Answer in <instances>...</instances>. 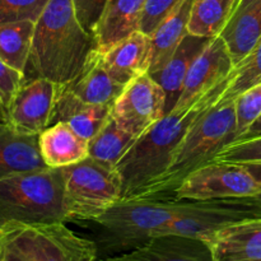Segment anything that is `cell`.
<instances>
[{
  "label": "cell",
  "mask_w": 261,
  "mask_h": 261,
  "mask_svg": "<svg viewBox=\"0 0 261 261\" xmlns=\"http://www.w3.org/2000/svg\"><path fill=\"white\" fill-rule=\"evenodd\" d=\"M63 170L70 221H93L122 199L114 166L88 157Z\"/></svg>",
  "instance_id": "cell-7"
},
{
  "label": "cell",
  "mask_w": 261,
  "mask_h": 261,
  "mask_svg": "<svg viewBox=\"0 0 261 261\" xmlns=\"http://www.w3.org/2000/svg\"><path fill=\"white\" fill-rule=\"evenodd\" d=\"M190 200L125 199L89 223L96 226V245L99 256L107 257L140 246L158 232L185 214Z\"/></svg>",
  "instance_id": "cell-4"
},
{
  "label": "cell",
  "mask_w": 261,
  "mask_h": 261,
  "mask_svg": "<svg viewBox=\"0 0 261 261\" xmlns=\"http://www.w3.org/2000/svg\"><path fill=\"white\" fill-rule=\"evenodd\" d=\"M94 48V35L81 24L73 0H50L35 23L28 65L33 78L65 86L75 79Z\"/></svg>",
  "instance_id": "cell-2"
},
{
  "label": "cell",
  "mask_w": 261,
  "mask_h": 261,
  "mask_svg": "<svg viewBox=\"0 0 261 261\" xmlns=\"http://www.w3.org/2000/svg\"><path fill=\"white\" fill-rule=\"evenodd\" d=\"M254 261H261V260H254Z\"/></svg>",
  "instance_id": "cell-36"
},
{
  "label": "cell",
  "mask_w": 261,
  "mask_h": 261,
  "mask_svg": "<svg viewBox=\"0 0 261 261\" xmlns=\"http://www.w3.org/2000/svg\"><path fill=\"white\" fill-rule=\"evenodd\" d=\"M50 0H0V23L36 20Z\"/></svg>",
  "instance_id": "cell-30"
},
{
  "label": "cell",
  "mask_w": 261,
  "mask_h": 261,
  "mask_svg": "<svg viewBox=\"0 0 261 261\" xmlns=\"http://www.w3.org/2000/svg\"><path fill=\"white\" fill-rule=\"evenodd\" d=\"M40 150L50 168H64L88 158V140L66 122H55L40 134Z\"/></svg>",
  "instance_id": "cell-20"
},
{
  "label": "cell",
  "mask_w": 261,
  "mask_h": 261,
  "mask_svg": "<svg viewBox=\"0 0 261 261\" xmlns=\"http://www.w3.org/2000/svg\"><path fill=\"white\" fill-rule=\"evenodd\" d=\"M240 0H195L189 19V33L213 38L222 33Z\"/></svg>",
  "instance_id": "cell-24"
},
{
  "label": "cell",
  "mask_w": 261,
  "mask_h": 261,
  "mask_svg": "<svg viewBox=\"0 0 261 261\" xmlns=\"http://www.w3.org/2000/svg\"><path fill=\"white\" fill-rule=\"evenodd\" d=\"M182 2L184 0H147L142 10L138 31L150 36Z\"/></svg>",
  "instance_id": "cell-29"
},
{
  "label": "cell",
  "mask_w": 261,
  "mask_h": 261,
  "mask_svg": "<svg viewBox=\"0 0 261 261\" xmlns=\"http://www.w3.org/2000/svg\"><path fill=\"white\" fill-rule=\"evenodd\" d=\"M261 185L240 163L212 161L188 175L173 191L176 200L206 201L251 198Z\"/></svg>",
  "instance_id": "cell-8"
},
{
  "label": "cell",
  "mask_w": 261,
  "mask_h": 261,
  "mask_svg": "<svg viewBox=\"0 0 261 261\" xmlns=\"http://www.w3.org/2000/svg\"><path fill=\"white\" fill-rule=\"evenodd\" d=\"M259 83H261V37L249 55L233 68L222 99L237 98L245 91Z\"/></svg>",
  "instance_id": "cell-26"
},
{
  "label": "cell",
  "mask_w": 261,
  "mask_h": 261,
  "mask_svg": "<svg viewBox=\"0 0 261 261\" xmlns=\"http://www.w3.org/2000/svg\"><path fill=\"white\" fill-rule=\"evenodd\" d=\"M213 161L231 163H244L261 161V134L245 137L224 145Z\"/></svg>",
  "instance_id": "cell-28"
},
{
  "label": "cell",
  "mask_w": 261,
  "mask_h": 261,
  "mask_svg": "<svg viewBox=\"0 0 261 261\" xmlns=\"http://www.w3.org/2000/svg\"><path fill=\"white\" fill-rule=\"evenodd\" d=\"M97 261H214L205 240L163 234L148 240L140 246Z\"/></svg>",
  "instance_id": "cell-12"
},
{
  "label": "cell",
  "mask_w": 261,
  "mask_h": 261,
  "mask_svg": "<svg viewBox=\"0 0 261 261\" xmlns=\"http://www.w3.org/2000/svg\"><path fill=\"white\" fill-rule=\"evenodd\" d=\"M111 116V106L87 103L63 86L58 103L53 114L51 125L55 122H66L71 129L89 140L101 130L105 122Z\"/></svg>",
  "instance_id": "cell-19"
},
{
  "label": "cell",
  "mask_w": 261,
  "mask_h": 261,
  "mask_svg": "<svg viewBox=\"0 0 261 261\" xmlns=\"http://www.w3.org/2000/svg\"><path fill=\"white\" fill-rule=\"evenodd\" d=\"M35 22L0 23V58L25 75L31 47H32Z\"/></svg>",
  "instance_id": "cell-23"
},
{
  "label": "cell",
  "mask_w": 261,
  "mask_h": 261,
  "mask_svg": "<svg viewBox=\"0 0 261 261\" xmlns=\"http://www.w3.org/2000/svg\"><path fill=\"white\" fill-rule=\"evenodd\" d=\"M209 40L211 38L188 33L181 41L178 47L176 48L173 55L170 58V60L163 65V68L152 75L149 74L165 91L166 114L175 109L176 103L180 98L189 69L196 56L205 47Z\"/></svg>",
  "instance_id": "cell-18"
},
{
  "label": "cell",
  "mask_w": 261,
  "mask_h": 261,
  "mask_svg": "<svg viewBox=\"0 0 261 261\" xmlns=\"http://www.w3.org/2000/svg\"><path fill=\"white\" fill-rule=\"evenodd\" d=\"M25 82V75L20 71L15 70L10 65H8L2 58H0V94H2L7 109L9 107L10 102L14 98L15 93Z\"/></svg>",
  "instance_id": "cell-32"
},
{
  "label": "cell",
  "mask_w": 261,
  "mask_h": 261,
  "mask_svg": "<svg viewBox=\"0 0 261 261\" xmlns=\"http://www.w3.org/2000/svg\"><path fill=\"white\" fill-rule=\"evenodd\" d=\"M244 166L245 170L249 171L250 175L257 181L261 185V161H255V162H244L240 163Z\"/></svg>",
  "instance_id": "cell-33"
},
{
  "label": "cell",
  "mask_w": 261,
  "mask_h": 261,
  "mask_svg": "<svg viewBox=\"0 0 261 261\" xmlns=\"http://www.w3.org/2000/svg\"><path fill=\"white\" fill-rule=\"evenodd\" d=\"M149 54L150 37L140 31H135L106 51H102L109 73L125 87L138 76L148 73Z\"/></svg>",
  "instance_id": "cell-15"
},
{
  "label": "cell",
  "mask_w": 261,
  "mask_h": 261,
  "mask_svg": "<svg viewBox=\"0 0 261 261\" xmlns=\"http://www.w3.org/2000/svg\"><path fill=\"white\" fill-rule=\"evenodd\" d=\"M195 0H184L182 4L149 36L150 54L148 74H154L163 68L189 33V19Z\"/></svg>",
  "instance_id": "cell-22"
},
{
  "label": "cell",
  "mask_w": 261,
  "mask_h": 261,
  "mask_svg": "<svg viewBox=\"0 0 261 261\" xmlns=\"http://www.w3.org/2000/svg\"><path fill=\"white\" fill-rule=\"evenodd\" d=\"M135 140L137 138L122 129L111 115L101 130L88 142V157L115 167Z\"/></svg>",
  "instance_id": "cell-25"
},
{
  "label": "cell",
  "mask_w": 261,
  "mask_h": 261,
  "mask_svg": "<svg viewBox=\"0 0 261 261\" xmlns=\"http://www.w3.org/2000/svg\"><path fill=\"white\" fill-rule=\"evenodd\" d=\"M250 200H251V203L254 204V206L256 208L257 214H259V218H261V193H259L255 196H251Z\"/></svg>",
  "instance_id": "cell-35"
},
{
  "label": "cell",
  "mask_w": 261,
  "mask_h": 261,
  "mask_svg": "<svg viewBox=\"0 0 261 261\" xmlns=\"http://www.w3.org/2000/svg\"><path fill=\"white\" fill-rule=\"evenodd\" d=\"M63 86L50 79H25L8 107V122L27 134H41L51 125Z\"/></svg>",
  "instance_id": "cell-10"
},
{
  "label": "cell",
  "mask_w": 261,
  "mask_h": 261,
  "mask_svg": "<svg viewBox=\"0 0 261 261\" xmlns=\"http://www.w3.org/2000/svg\"><path fill=\"white\" fill-rule=\"evenodd\" d=\"M70 221L63 168L30 171L0 178V227Z\"/></svg>",
  "instance_id": "cell-5"
},
{
  "label": "cell",
  "mask_w": 261,
  "mask_h": 261,
  "mask_svg": "<svg viewBox=\"0 0 261 261\" xmlns=\"http://www.w3.org/2000/svg\"><path fill=\"white\" fill-rule=\"evenodd\" d=\"M40 134L19 132L9 122L0 124V178L50 168L40 150Z\"/></svg>",
  "instance_id": "cell-14"
},
{
  "label": "cell",
  "mask_w": 261,
  "mask_h": 261,
  "mask_svg": "<svg viewBox=\"0 0 261 261\" xmlns=\"http://www.w3.org/2000/svg\"><path fill=\"white\" fill-rule=\"evenodd\" d=\"M66 88L87 103L111 106L125 86L115 81L105 66L102 51L94 48L87 58L83 68Z\"/></svg>",
  "instance_id": "cell-16"
},
{
  "label": "cell",
  "mask_w": 261,
  "mask_h": 261,
  "mask_svg": "<svg viewBox=\"0 0 261 261\" xmlns=\"http://www.w3.org/2000/svg\"><path fill=\"white\" fill-rule=\"evenodd\" d=\"M76 17L88 32L93 33L109 0H73Z\"/></svg>",
  "instance_id": "cell-31"
},
{
  "label": "cell",
  "mask_w": 261,
  "mask_h": 261,
  "mask_svg": "<svg viewBox=\"0 0 261 261\" xmlns=\"http://www.w3.org/2000/svg\"><path fill=\"white\" fill-rule=\"evenodd\" d=\"M111 115L138 139L166 115L165 91L149 74H143L125 87L112 105Z\"/></svg>",
  "instance_id": "cell-9"
},
{
  "label": "cell",
  "mask_w": 261,
  "mask_h": 261,
  "mask_svg": "<svg viewBox=\"0 0 261 261\" xmlns=\"http://www.w3.org/2000/svg\"><path fill=\"white\" fill-rule=\"evenodd\" d=\"M3 122H8V109L5 106L2 94H0V124Z\"/></svg>",
  "instance_id": "cell-34"
},
{
  "label": "cell",
  "mask_w": 261,
  "mask_h": 261,
  "mask_svg": "<svg viewBox=\"0 0 261 261\" xmlns=\"http://www.w3.org/2000/svg\"><path fill=\"white\" fill-rule=\"evenodd\" d=\"M214 261L261 260V218L234 222L206 240Z\"/></svg>",
  "instance_id": "cell-13"
},
{
  "label": "cell",
  "mask_w": 261,
  "mask_h": 261,
  "mask_svg": "<svg viewBox=\"0 0 261 261\" xmlns=\"http://www.w3.org/2000/svg\"><path fill=\"white\" fill-rule=\"evenodd\" d=\"M93 240L65 223H8L0 227V261H97Z\"/></svg>",
  "instance_id": "cell-6"
},
{
  "label": "cell",
  "mask_w": 261,
  "mask_h": 261,
  "mask_svg": "<svg viewBox=\"0 0 261 261\" xmlns=\"http://www.w3.org/2000/svg\"><path fill=\"white\" fill-rule=\"evenodd\" d=\"M236 140L234 99H219L191 126L176 150L167 170L133 199H172L173 191L196 168L212 162L214 155Z\"/></svg>",
  "instance_id": "cell-3"
},
{
  "label": "cell",
  "mask_w": 261,
  "mask_h": 261,
  "mask_svg": "<svg viewBox=\"0 0 261 261\" xmlns=\"http://www.w3.org/2000/svg\"><path fill=\"white\" fill-rule=\"evenodd\" d=\"M234 66L241 63L261 37V0H240L221 35Z\"/></svg>",
  "instance_id": "cell-17"
},
{
  "label": "cell",
  "mask_w": 261,
  "mask_h": 261,
  "mask_svg": "<svg viewBox=\"0 0 261 261\" xmlns=\"http://www.w3.org/2000/svg\"><path fill=\"white\" fill-rule=\"evenodd\" d=\"M236 106V140L249 135L261 119V83L251 87L234 98Z\"/></svg>",
  "instance_id": "cell-27"
},
{
  "label": "cell",
  "mask_w": 261,
  "mask_h": 261,
  "mask_svg": "<svg viewBox=\"0 0 261 261\" xmlns=\"http://www.w3.org/2000/svg\"><path fill=\"white\" fill-rule=\"evenodd\" d=\"M147 0H109L94 30L97 48L106 51L115 43L138 31Z\"/></svg>",
  "instance_id": "cell-21"
},
{
  "label": "cell",
  "mask_w": 261,
  "mask_h": 261,
  "mask_svg": "<svg viewBox=\"0 0 261 261\" xmlns=\"http://www.w3.org/2000/svg\"><path fill=\"white\" fill-rule=\"evenodd\" d=\"M231 76V75H229ZM229 76L182 110H172L140 135L115 166L122 199H133L168 168L176 150L196 120L223 96Z\"/></svg>",
  "instance_id": "cell-1"
},
{
  "label": "cell",
  "mask_w": 261,
  "mask_h": 261,
  "mask_svg": "<svg viewBox=\"0 0 261 261\" xmlns=\"http://www.w3.org/2000/svg\"><path fill=\"white\" fill-rule=\"evenodd\" d=\"M234 68L228 48L221 36L209 40L191 64L186 75L180 98L173 110L190 106L199 97L223 83Z\"/></svg>",
  "instance_id": "cell-11"
}]
</instances>
